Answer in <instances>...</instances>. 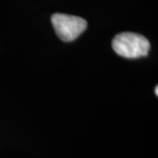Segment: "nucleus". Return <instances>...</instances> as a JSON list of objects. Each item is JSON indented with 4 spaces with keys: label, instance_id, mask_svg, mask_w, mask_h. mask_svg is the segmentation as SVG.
<instances>
[{
    "label": "nucleus",
    "instance_id": "obj_3",
    "mask_svg": "<svg viewBox=\"0 0 158 158\" xmlns=\"http://www.w3.org/2000/svg\"><path fill=\"white\" fill-rule=\"evenodd\" d=\"M156 96H157L158 95V88H157V86H156Z\"/></svg>",
    "mask_w": 158,
    "mask_h": 158
},
{
    "label": "nucleus",
    "instance_id": "obj_1",
    "mask_svg": "<svg viewBox=\"0 0 158 158\" xmlns=\"http://www.w3.org/2000/svg\"><path fill=\"white\" fill-rule=\"evenodd\" d=\"M112 46L118 56L130 59L146 56L150 48V43L146 37L130 32L117 34L113 38Z\"/></svg>",
    "mask_w": 158,
    "mask_h": 158
},
{
    "label": "nucleus",
    "instance_id": "obj_2",
    "mask_svg": "<svg viewBox=\"0 0 158 158\" xmlns=\"http://www.w3.org/2000/svg\"><path fill=\"white\" fill-rule=\"evenodd\" d=\"M51 22L58 37L66 42L77 39L87 27L85 19L64 13L53 14Z\"/></svg>",
    "mask_w": 158,
    "mask_h": 158
}]
</instances>
